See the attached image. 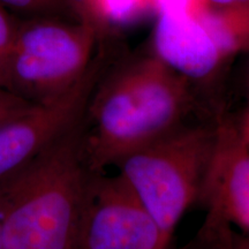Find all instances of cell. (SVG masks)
Returning a JSON list of instances; mask_svg holds the SVG:
<instances>
[{
	"label": "cell",
	"mask_w": 249,
	"mask_h": 249,
	"mask_svg": "<svg viewBox=\"0 0 249 249\" xmlns=\"http://www.w3.org/2000/svg\"><path fill=\"white\" fill-rule=\"evenodd\" d=\"M0 5L27 18L54 15L76 20L68 0H0Z\"/></svg>",
	"instance_id": "10"
},
{
	"label": "cell",
	"mask_w": 249,
	"mask_h": 249,
	"mask_svg": "<svg viewBox=\"0 0 249 249\" xmlns=\"http://www.w3.org/2000/svg\"><path fill=\"white\" fill-rule=\"evenodd\" d=\"M114 55L111 40L102 42L85 77L57 101L33 104L0 123V180L21 169L85 117L96 83Z\"/></svg>",
	"instance_id": "5"
},
{
	"label": "cell",
	"mask_w": 249,
	"mask_h": 249,
	"mask_svg": "<svg viewBox=\"0 0 249 249\" xmlns=\"http://www.w3.org/2000/svg\"><path fill=\"white\" fill-rule=\"evenodd\" d=\"M0 249H5V245H4V238H2L1 225H0Z\"/></svg>",
	"instance_id": "18"
},
{
	"label": "cell",
	"mask_w": 249,
	"mask_h": 249,
	"mask_svg": "<svg viewBox=\"0 0 249 249\" xmlns=\"http://www.w3.org/2000/svg\"><path fill=\"white\" fill-rule=\"evenodd\" d=\"M201 201L208 209L205 226L235 227L249 236V143L240 123L218 118L216 148Z\"/></svg>",
	"instance_id": "7"
},
{
	"label": "cell",
	"mask_w": 249,
	"mask_h": 249,
	"mask_svg": "<svg viewBox=\"0 0 249 249\" xmlns=\"http://www.w3.org/2000/svg\"><path fill=\"white\" fill-rule=\"evenodd\" d=\"M210 7H229V6H238L249 4V0H205Z\"/></svg>",
	"instance_id": "15"
},
{
	"label": "cell",
	"mask_w": 249,
	"mask_h": 249,
	"mask_svg": "<svg viewBox=\"0 0 249 249\" xmlns=\"http://www.w3.org/2000/svg\"><path fill=\"white\" fill-rule=\"evenodd\" d=\"M91 15L92 26L103 40L154 18L151 0H92Z\"/></svg>",
	"instance_id": "9"
},
{
	"label": "cell",
	"mask_w": 249,
	"mask_h": 249,
	"mask_svg": "<svg viewBox=\"0 0 249 249\" xmlns=\"http://www.w3.org/2000/svg\"><path fill=\"white\" fill-rule=\"evenodd\" d=\"M150 51L194 85L213 81L232 60L202 17H156Z\"/></svg>",
	"instance_id": "8"
},
{
	"label": "cell",
	"mask_w": 249,
	"mask_h": 249,
	"mask_svg": "<svg viewBox=\"0 0 249 249\" xmlns=\"http://www.w3.org/2000/svg\"><path fill=\"white\" fill-rule=\"evenodd\" d=\"M217 123H186L123 158L116 166L160 227L165 249L201 201L217 142Z\"/></svg>",
	"instance_id": "3"
},
{
	"label": "cell",
	"mask_w": 249,
	"mask_h": 249,
	"mask_svg": "<svg viewBox=\"0 0 249 249\" xmlns=\"http://www.w3.org/2000/svg\"><path fill=\"white\" fill-rule=\"evenodd\" d=\"M248 88H249V82H248ZM240 129L245 140L249 143V93H248L247 110H246L244 117H242V119L240 121Z\"/></svg>",
	"instance_id": "16"
},
{
	"label": "cell",
	"mask_w": 249,
	"mask_h": 249,
	"mask_svg": "<svg viewBox=\"0 0 249 249\" xmlns=\"http://www.w3.org/2000/svg\"><path fill=\"white\" fill-rule=\"evenodd\" d=\"M33 104L34 103L15 95L14 92L0 86V123L17 116Z\"/></svg>",
	"instance_id": "13"
},
{
	"label": "cell",
	"mask_w": 249,
	"mask_h": 249,
	"mask_svg": "<svg viewBox=\"0 0 249 249\" xmlns=\"http://www.w3.org/2000/svg\"><path fill=\"white\" fill-rule=\"evenodd\" d=\"M156 17H182L200 13L207 7L205 0H151Z\"/></svg>",
	"instance_id": "12"
},
{
	"label": "cell",
	"mask_w": 249,
	"mask_h": 249,
	"mask_svg": "<svg viewBox=\"0 0 249 249\" xmlns=\"http://www.w3.org/2000/svg\"><path fill=\"white\" fill-rule=\"evenodd\" d=\"M196 103L194 83L150 50L113 55L86 108L83 149L90 170L104 172L188 123Z\"/></svg>",
	"instance_id": "1"
},
{
	"label": "cell",
	"mask_w": 249,
	"mask_h": 249,
	"mask_svg": "<svg viewBox=\"0 0 249 249\" xmlns=\"http://www.w3.org/2000/svg\"><path fill=\"white\" fill-rule=\"evenodd\" d=\"M91 1L92 0H68L76 20L80 21V22L89 24V26H91L93 28L91 15ZM93 29H95V28H93Z\"/></svg>",
	"instance_id": "14"
},
{
	"label": "cell",
	"mask_w": 249,
	"mask_h": 249,
	"mask_svg": "<svg viewBox=\"0 0 249 249\" xmlns=\"http://www.w3.org/2000/svg\"><path fill=\"white\" fill-rule=\"evenodd\" d=\"M102 42L91 26L74 18L50 15L21 20L5 88L34 104L57 101L88 73Z\"/></svg>",
	"instance_id": "4"
},
{
	"label": "cell",
	"mask_w": 249,
	"mask_h": 249,
	"mask_svg": "<svg viewBox=\"0 0 249 249\" xmlns=\"http://www.w3.org/2000/svg\"><path fill=\"white\" fill-rule=\"evenodd\" d=\"M21 20L0 5V86L5 88L6 73Z\"/></svg>",
	"instance_id": "11"
},
{
	"label": "cell",
	"mask_w": 249,
	"mask_h": 249,
	"mask_svg": "<svg viewBox=\"0 0 249 249\" xmlns=\"http://www.w3.org/2000/svg\"><path fill=\"white\" fill-rule=\"evenodd\" d=\"M75 249H165L160 227L119 173L90 180Z\"/></svg>",
	"instance_id": "6"
},
{
	"label": "cell",
	"mask_w": 249,
	"mask_h": 249,
	"mask_svg": "<svg viewBox=\"0 0 249 249\" xmlns=\"http://www.w3.org/2000/svg\"><path fill=\"white\" fill-rule=\"evenodd\" d=\"M83 133L85 117L34 160L0 180L5 249H75L95 173L87 163Z\"/></svg>",
	"instance_id": "2"
},
{
	"label": "cell",
	"mask_w": 249,
	"mask_h": 249,
	"mask_svg": "<svg viewBox=\"0 0 249 249\" xmlns=\"http://www.w3.org/2000/svg\"><path fill=\"white\" fill-rule=\"evenodd\" d=\"M230 249H249V236H232Z\"/></svg>",
	"instance_id": "17"
}]
</instances>
